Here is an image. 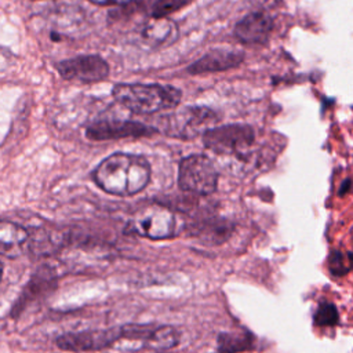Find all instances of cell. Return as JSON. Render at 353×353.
Returning <instances> with one entry per match:
<instances>
[{
	"instance_id": "obj_1",
	"label": "cell",
	"mask_w": 353,
	"mask_h": 353,
	"mask_svg": "<svg viewBox=\"0 0 353 353\" xmlns=\"http://www.w3.org/2000/svg\"><path fill=\"white\" fill-rule=\"evenodd\" d=\"M150 164L146 157L134 153H113L105 157L94 170L95 183L114 196H134L150 181Z\"/></svg>"
},
{
	"instance_id": "obj_2",
	"label": "cell",
	"mask_w": 353,
	"mask_h": 353,
	"mask_svg": "<svg viewBox=\"0 0 353 353\" xmlns=\"http://www.w3.org/2000/svg\"><path fill=\"white\" fill-rule=\"evenodd\" d=\"M113 98L137 114H153L174 109L182 99V91L170 84L157 83H117L112 90Z\"/></svg>"
},
{
	"instance_id": "obj_3",
	"label": "cell",
	"mask_w": 353,
	"mask_h": 353,
	"mask_svg": "<svg viewBox=\"0 0 353 353\" xmlns=\"http://www.w3.org/2000/svg\"><path fill=\"white\" fill-rule=\"evenodd\" d=\"M125 230L150 240H165L175 237L181 232V222L170 208L152 204L139 208L128 219Z\"/></svg>"
},
{
	"instance_id": "obj_4",
	"label": "cell",
	"mask_w": 353,
	"mask_h": 353,
	"mask_svg": "<svg viewBox=\"0 0 353 353\" xmlns=\"http://www.w3.org/2000/svg\"><path fill=\"white\" fill-rule=\"evenodd\" d=\"M207 149L219 156L245 157L255 143V130L248 124H225L208 128L203 134Z\"/></svg>"
},
{
	"instance_id": "obj_5",
	"label": "cell",
	"mask_w": 353,
	"mask_h": 353,
	"mask_svg": "<svg viewBox=\"0 0 353 353\" xmlns=\"http://www.w3.org/2000/svg\"><path fill=\"white\" fill-rule=\"evenodd\" d=\"M218 170L205 154L194 153L181 160L178 168V185L183 192L207 196L218 186Z\"/></svg>"
},
{
	"instance_id": "obj_6",
	"label": "cell",
	"mask_w": 353,
	"mask_h": 353,
	"mask_svg": "<svg viewBox=\"0 0 353 353\" xmlns=\"http://www.w3.org/2000/svg\"><path fill=\"white\" fill-rule=\"evenodd\" d=\"M163 121L164 134L190 139L211 128L218 121V114L207 106H186L179 112L168 114Z\"/></svg>"
},
{
	"instance_id": "obj_7",
	"label": "cell",
	"mask_w": 353,
	"mask_h": 353,
	"mask_svg": "<svg viewBox=\"0 0 353 353\" xmlns=\"http://www.w3.org/2000/svg\"><path fill=\"white\" fill-rule=\"evenodd\" d=\"M120 341L135 342L138 347L154 352L167 350L179 343V332L172 325L125 324L120 325Z\"/></svg>"
},
{
	"instance_id": "obj_8",
	"label": "cell",
	"mask_w": 353,
	"mask_h": 353,
	"mask_svg": "<svg viewBox=\"0 0 353 353\" xmlns=\"http://www.w3.org/2000/svg\"><path fill=\"white\" fill-rule=\"evenodd\" d=\"M120 327L101 328V330H84L76 332H66L57 338V345L62 350L81 353L97 352L108 349L120 341Z\"/></svg>"
},
{
	"instance_id": "obj_9",
	"label": "cell",
	"mask_w": 353,
	"mask_h": 353,
	"mask_svg": "<svg viewBox=\"0 0 353 353\" xmlns=\"http://www.w3.org/2000/svg\"><path fill=\"white\" fill-rule=\"evenodd\" d=\"M58 73L66 80L98 83L109 76L108 62L98 54L77 55L57 63Z\"/></svg>"
},
{
	"instance_id": "obj_10",
	"label": "cell",
	"mask_w": 353,
	"mask_h": 353,
	"mask_svg": "<svg viewBox=\"0 0 353 353\" xmlns=\"http://www.w3.org/2000/svg\"><path fill=\"white\" fill-rule=\"evenodd\" d=\"M157 130L134 120H98L87 125L85 135L91 141H108L120 138L149 137Z\"/></svg>"
},
{
	"instance_id": "obj_11",
	"label": "cell",
	"mask_w": 353,
	"mask_h": 353,
	"mask_svg": "<svg viewBox=\"0 0 353 353\" xmlns=\"http://www.w3.org/2000/svg\"><path fill=\"white\" fill-rule=\"evenodd\" d=\"M273 19L265 11H252L234 25V36L244 44H266L273 32Z\"/></svg>"
},
{
	"instance_id": "obj_12",
	"label": "cell",
	"mask_w": 353,
	"mask_h": 353,
	"mask_svg": "<svg viewBox=\"0 0 353 353\" xmlns=\"http://www.w3.org/2000/svg\"><path fill=\"white\" fill-rule=\"evenodd\" d=\"M244 61V52L233 48H215L188 66L189 74H205L237 68Z\"/></svg>"
},
{
	"instance_id": "obj_13",
	"label": "cell",
	"mask_w": 353,
	"mask_h": 353,
	"mask_svg": "<svg viewBox=\"0 0 353 353\" xmlns=\"http://www.w3.org/2000/svg\"><path fill=\"white\" fill-rule=\"evenodd\" d=\"M29 232L14 222L0 221V255L7 258L21 256L29 245Z\"/></svg>"
},
{
	"instance_id": "obj_14",
	"label": "cell",
	"mask_w": 353,
	"mask_h": 353,
	"mask_svg": "<svg viewBox=\"0 0 353 353\" xmlns=\"http://www.w3.org/2000/svg\"><path fill=\"white\" fill-rule=\"evenodd\" d=\"M139 36L148 46H168L178 39V28L168 18H150L143 22Z\"/></svg>"
},
{
	"instance_id": "obj_15",
	"label": "cell",
	"mask_w": 353,
	"mask_h": 353,
	"mask_svg": "<svg viewBox=\"0 0 353 353\" xmlns=\"http://www.w3.org/2000/svg\"><path fill=\"white\" fill-rule=\"evenodd\" d=\"M54 284H55V279H54L51 269H47V268L37 269V272L32 276V279L26 284L19 301L15 302L12 316H17V313L21 310V307L25 303H28L29 301L36 299L37 296H41L43 294L50 291Z\"/></svg>"
},
{
	"instance_id": "obj_16",
	"label": "cell",
	"mask_w": 353,
	"mask_h": 353,
	"mask_svg": "<svg viewBox=\"0 0 353 353\" xmlns=\"http://www.w3.org/2000/svg\"><path fill=\"white\" fill-rule=\"evenodd\" d=\"M252 338L244 332H225L218 336L219 353H237L251 349Z\"/></svg>"
},
{
	"instance_id": "obj_17",
	"label": "cell",
	"mask_w": 353,
	"mask_h": 353,
	"mask_svg": "<svg viewBox=\"0 0 353 353\" xmlns=\"http://www.w3.org/2000/svg\"><path fill=\"white\" fill-rule=\"evenodd\" d=\"M193 0H153L150 4V18H167L170 14L182 10Z\"/></svg>"
},
{
	"instance_id": "obj_18",
	"label": "cell",
	"mask_w": 353,
	"mask_h": 353,
	"mask_svg": "<svg viewBox=\"0 0 353 353\" xmlns=\"http://www.w3.org/2000/svg\"><path fill=\"white\" fill-rule=\"evenodd\" d=\"M313 321L319 327H334L339 321L338 309L335 307L334 303L321 302V303H319V306L314 312Z\"/></svg>"
},
{
	"instance_id": "obj_19",
	"label": "cell",
	"mask_w": 353,
	"mask_h": 353,
	"mask_svg": "<svg viewBox=\"0 0 353 353\" xmlns=\"http://www.w3.org/2000/svg\"><path fill=\"white\" fill-rule=\"evenodd\" d=\"M352 255L349 251H334L330 256V270L335 276H342L350 270Z\"/></svg>"
},
{
	"instance_id": "obj_20",
	"label": "cell",
	"mask_w": 353,
	"mask_h": 353,
	"mask_svg": "<svg viewBox=\"0 0 353 353\" xmlns=\"http://www.w3.org/2000/svg\"><path fill=\"white\" fill-rule=\"evenodd\" d=\"M90 1L94 4H98V6H120L130 0H90Z\"/></svg>"
},
{
	"instance_id": "obj_21",
	"label": "cell",
	"mask_w": 353,
	"mask_h": 353,
	"mask_svg": "<svg viewBox=\"0 0 353 353\" xmlns=\"http://www.w3.org/2000/svg\"><path fill=\"white\" fill-rule=\"evenodd\" d=\"M1 274H3V268H1V263H0V280H1Z\"/></svg>"
}]
</instances>
